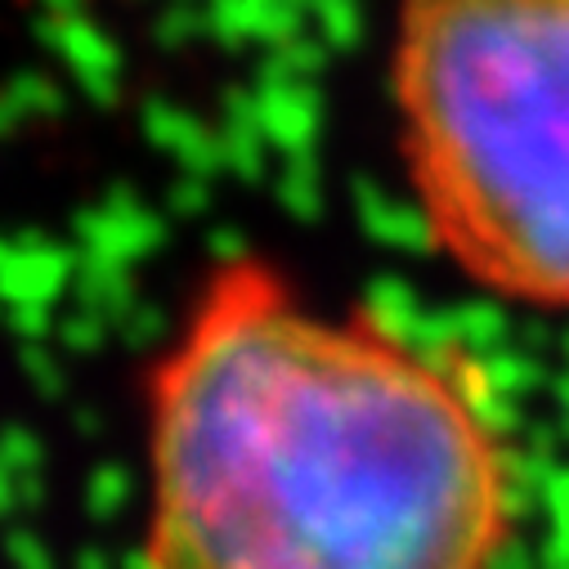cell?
<instances>
[{
    "instance_id": "cell-1",
    "label": "cell",
    "mask_w": 569,
    "mask_h": 569,
    "mask_svg": "<svg viewBox=\"0 0 569 569\" xmlns=\"http://www.w3.org/2000/svg\"><path fill=\"white\" fill-rule=\"evenodd\" d=\"M130 569H507L525 462L458 346L216 256L139 381Z\"/></svg>"
},
{
    "instance_id": "cell-2",
    "label": "cell",
    "mask_w": 569,
    "mask_h": 569,
    "mask_svg": "<svg viewBox=\"0 0 569 569\" xmlns=\"http://www.w3.org/2000/svg\"><path fill=\"white\" fill-rule=\"evenodd\" d=\"M386 81L431 251L489 301L569 319V0H399Z\"/></svg>"
}]
</instances>
